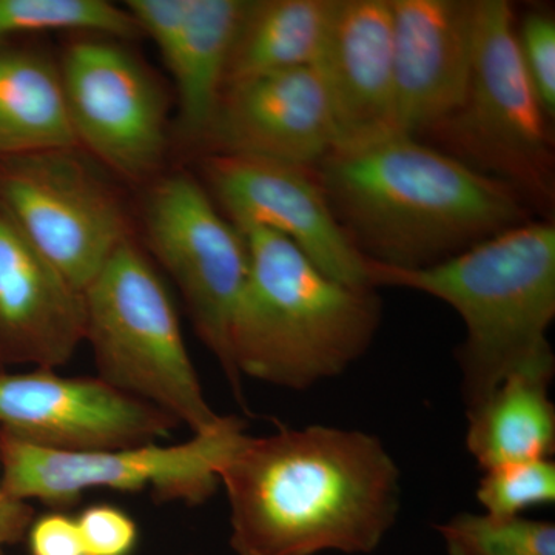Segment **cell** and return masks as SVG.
I'll return each mask as SVG.
<instances>
[{
    "label": "cell",
    "instance_id": "83f0119b",
    "mask_svg": "<svg viewBox=\"0 0 555 555\" xmlns=\"http://www.w3.org/2000/svg\"><path fill=\"white\" fill-rule=\"evenodd\" d=\"M3 372H7V369L2 363H0V374H3Z\"/></svg>",
    "mask_w": 555,
    "mask_h": 555
},
{
    "label": "cell",
    "instance_id": "d4e9b609",
    "mask_svg": "<svg viewBox=\"0 0 555 555\" xmlns=\"http://www.w3.org/2000/svg\"><path fill=\"white\" fill-rule=\"evenodd\" d=\"M86 555H130L138 543V526L116 506L87 507L76 518Z\"/></svg>",
    "mask_w": 555,
    "mask_h": 555
},
{
    "label": "cell",
    "instance_id": "5b68a950",
    "mask_svg": "<svg viewBox=\"0 0 555 555\" xmlns=\"http://www.w3.org/2000/svg\"><path fill=\"white\" fill-rule=\"evenodd\" d=\"M83 299L98 377L192 434L221 422L224 415L204 393L169 291L137 244L129 240L113 254Z\"/></svg>",
    "mask_w": 555,
    "mask_h": 555
},
{
    "label": "cell",
    "instance_id": "52a82bcc",
    "mask_svg": "<svg viewBox=\"0 0 555 555\" xmlns=\"http://www.w3.org/2000/svg\"><path fill=\"white\" fill-rule=\"evenodd\" d=\"M246 437V423L224 415L178 444L147 443L104 451H56L0 430V474L10 495L61 509L96 489L149 492L155 502L201 506L221 483L219 469Z\"/></svg>",
    "mask_w": 555,
    "mask_h": 555
},
{
    "label": "cell",
    "instance_id": "3957f363",
    "mask_svg": "<svg viewBox=\"0 0 555 555\" xmlns=\"http://www.w3.org/2000/svg\"><path fill=\"white\" fill-rule=\"evenodd\" d=\"M374 288L403 287L441 299L466 327L460 346L466 411L518 372L555 374L547 331L555 318V225L529 221L418 269L367 259Z\"/></svg>",
    "mask_w": 555,
    "mask_h": 555
},
{
    "label": "cell",
    "instance_id": "277c9868",
    "mask_svg": "<svg viewBox=\"0 0 555 555\" xmlns=\"http://www.w3.org/2000/svg\"><path fill=\"white\" fill-rule=\"evenodd\" d=\"M238 230L248 273L230 324L236 374L298 392L345 374L377 335L375 288L332 280L280 233Z\"/></svg>",
    "mask_w": 555,
    "mask_h": 555
},
{
    "label": "cell",
    "instance_id": "7a4b0ae2",
    "mask_svg": "<svg viewBox=\"0 0 555 555\" xmlns=\"http://www.w3.org/2000/svg\"><path fill=\"white\" fill-rule=\"evenodd\" d=\"M312 170L358 250L392 268L437 264L529 221L505 182L400 131L343 142Z\"/></svg>",
    "mask_w": 555,
    "mask_h": 555
},
{
    "label": "cell",
    "instance_id": "8992f818",
    "mask_svg": "<svg viewBox=\"0 0 555 555\" xmlns=\"http://www.w3.org/2000/svg\"><path fill=\"white\" fill-rule=\"evenodd\" d=\"M545 109L518 53L513 7L477 0L476 46L462 107L438 126L455 158L509 185L521 199L550 207L553 142Z\"/></svg>",
    "mask_w": 555,
    "mask_h": 555
},
{
    "label": "cell",
    "instance_id": "44dd1931",
    "mask_svg": "<svg viewBox=\"0 0 555 555\" xmlns=\"http://www.w3.org/2000/svg\"><path fill=\"white\" fill-rule=\"evenodd\" d=\"M87 31L108 39H134L129 10L107 0H0V39L25 33Z\"/></svg>",
    "mask_w": 555,
    "mask_h": 555
},
{
    "label": "cell",
    "instance_id": "4316f807",
    "mask_svg": "<svg viewBox=\"0 0 555 555\" xmlns=\"http://www.w3.org/2000/svg\"><path fill=\"white\" fill-rule=\"evenodd\" d=\"M35 514L30 502H24L7 492L0 474V555H5L7 547L17 545L27 537Z\"/></svg>",
    "mask_w": 555,
    "mask_h": 555
},
{
    "label": "cell",
    "instance_id": "e0dca14e",
    "mask_svg": "<svg viewBox=\"0 0 555 555\" xmlns=\"http://www.w3.org/2000/svg\"><path fill=\"white\" fill-rule=\"evenodd\" d=\"M246 9L247 0H188L177 36L160 53L177 82L185 138L204 141L210 133Z\"/></svg>",
    "mask_w": 555,
    "mask_h": 555
},
{
    "label": "cell",
    "instance_id": "603a6c76",
    "mask_svg": "<svg viewBox=\"0 0 555 555\" xmlns=\"http://www.w3.org/2000/svg\"><path fill=\"white\" fill-rule=\"evenodd\" d=\"M476 495L485 514L495 518L521 517L532 507L554 505L555 463L528 460L486 469Z\"/></svg>",
    "mask_w": 555,
    "mask_h": 555
},
{
    "label": "cell",
    "instance_id": "30bf717a",
    "mask_svg": "<svg viewBox=\"0 0 555 555\" xmlns=\"http://www.w3.org/2000/svg\"><path fill=\"white\" fill-rule=\"evenodd\" d=\"M60 72L78 145L122 177H152L166 156L167 118L149 69L115 39H80Z\"/></svg>",
    "mask_w": 555,
    "mask_h": 555
},
{
    "label": "cell",
    "instance_id": "9c48e42d",
    "mask_svg": "<svg viewBox=\"0 0 555 555\" xmlns=\"http://www.w3.org/2000/svg\"><path fill=\"white\" fill-rule=\"evenodd\" d=\"M0 208L82 294L130 240L118 196L76 149L9 158L0 173Z\"/></svg>",
    "mask_w": 555,
    "mask_h": 555
},
{
    "label": "cell",
    "instance_id": "ffe728a7",
    "mask_svg": "<svg viewBox=\"0 0 555 555\" xmlns=\"http://www.w3.org/2000/svg\"><path fill=\"white\" fill-rule=\"evenodd\" d=\"M78 147L60 68L40 54L0 51V155Z\"/></svg>",
    "mask_w": 555,
    "mask_h": 555
},
{
    "label": "cell",
    "instance_id": "7c38bea8",
    "mask_svg": "<svg viewBox=\"0 0 555 555\" xmlns=\"http://www.w3.org/2000/svg\"><path fill=\"white\" fill-rule=\"evenodd\" d=\"M204 171L235 228L258 225L280 233L332 280L374 288L366 257L339 224L312 169L215 153L204 163Z\"/></svg>",
    "mask_w": 555,
    "mask_h": 555
},
{
    "label": "cell",
    "instance_id": "4fadbf2b",
    "mask_svg": "<svg viewBox=\"0 0 555 555\" xmlns=\"http://www.w3.org/2000/svg\"><path fill=\"white\" fill-rule=\"evenodd\" d=\"M218 153L313 169L337 147L334 105L315 67L230 83L208 138Z\"/></svg>",
    "mask_w": 555,
    "mask_h": 555
},
{
    "label": "cell",
    "instance_id": "8fae6325",
    "mask_svg": "<svg viewBox=\"0 0 555 555\" xmlns=\"http://www.w3.org/2000/svg\"><path fill=\"white\" fill-rule=\"evenodd\" d=\"M181 426L169 414L100 377L50 369L0 374V430L56 451H104L159 443Z\"/></svg>",
    "mask_w": 555,
    "mask_h": 555
},
{
    "label": "cell",
    "instance_id": "d6986e66",
    "mask_svg": "<svg viewBox=\"0 0 555 555\" xmlns=\"http://www.w3.org/2000/svg\"><path fill=\"white\" fill-rule=\"evenodd\" d=\"M335 7L337 0H247L225 87L269 73L317 67Z\"/></svg>",
    "mask_w": 555,
    "mask_h": 555
},
{
    "label": "cell",
    "instance_id": "6da1fadb",
    "mask_svg": "<svg viewBox=\"0 0 555 555\" xmlns=\"http://www.w3.org/2000/svg\"><path fill=\"white\" fill-rule=\"evenodd\" d=\"M218 476L236 555L371 554L400 516V467L363 430L312 425L246 434Z\"/></svg>",
    "mask_w": 555,
    "mask_h": 555
},
{
    "label": "cell",
    "instance_id": "484cf974",
    "mask_svg": "<svg viewBox=\"0 0 555 555\" xmlns=\"http://www.w3.org/2000/svg\"><path fill=\"white\" fill-rule=\"evenodd\" d=\"M25 539L31 555H86L76 518L62 513L35 518Z\"/></svg>",
    "mask_w": 555,
    "mask_h": 555
},
{
    "label": "cell",
    "instance_id": "ac0fdd59",
    "mask_svg": "<svg viewBox=\"0 0 555 555\" xmlns=\"http://www.w3.org/2000/svg\"><path fill=\"white\" fill-rule=\"evenodd\" d=\"M554 375L518 372L466 411V449L481 469L550 459L555 452Z\"/></svg>",
    "mask_w": 555,
    "mask_h": 555
},
{
    "label": "cell",
    "instance_id": "ba28073f",
    "mask_svg": "<svg viewBox=\"0 0 555 555\" xmlns=\"http://www.w3.org/2000/svg\"><path fill=\"white\" fill-rule=\"evenodd\" d=\"M144 224L150 251L177 283L196 334L244 404L243 379L230 353V324L247 280L246 238L184 173L155 185Z\"/></svg>",
    "mask_w": 555,
    "mask_h": 555
},
{
    "label": "cell",
    "instance_id": "cb8c5ba5",
    "mask_svg": "<svg viewBox=\"0 0 555 555\" xmlns=\"http://www.w3.org/2000/svg\"><path fill=\"white\" fill-rule=\"evenodd\" d=\"M518 53L546 116H555V21L531 13L516 28Z\"/></svg>",
    "mask_w": 555,
    "mask_h": 555
},
{
    "label": "cell",
    "instance_id": "9a60e30c",
    "mask_svg": "<svg viewBox=\"0 0 555 555\" xmlns=\"http://www.w3.org/2000/svg\"><path fill=\"white\" fill-rule=\"evenodd\" d=\"M86 299L0 208V363L65 366L86 341Z\"/></svg>",
    "mask_w": 555,
    "mask_h": 555
},
{
    "label": "cell",
    "instance_id": "2e32d148",
    "mask_svg": "<svg viewBox=\"0 0 555 555\" xmlns=\"http://www.w3.org/2000/svg\"><path fill=\"white\" fill-rule=\"evenodd\" d=\"M315 68L334 105L338 144L397 131L390 0H337Z\"/></svg>",
    "mask_w": 555,
    "mask_h": 555
},
{
    "label": "cell",
    "instance_id": "5bb4252c",
    "mask_svg": "<svg viewBox=\"0 0 555 555\" xmlns=\"http://www.w3.org/2000/svg\"><path fill=\"white\" fill-rule=\"evenodd\" d=\"M393 120L400 133L436 130L462 107L476 46L477 0H390Z\"/></svg>",
    "mask_w": 555,
    "mask_h": 555
},
{
    "label": "cell",
    "instance_id": "f1b7e54d",
    "mask_svg": "<svg viewBox=\"0 0 555 555\" xmlns=\"http://www.w3.org/2000/svg\"><path fill=\"white\" fill-rule=\"evenodd\" d=\"M190 555H193V554H190Z\"/></svg>",
    "mask_w": 555,
    "mask_h": 555
},
{
    "label": "cell",
    "instance_id": "7402d4cb",
    "mask_svg": "<svg viewBox=\"0 0 555 555\" xmlns=\"http://www.w3.org/2000/svg\"><path fill=\"white\" fill-rule=\"evenodd\" d=\"M437 531L448 555H555L553 521L460 513Z\"/></svg>",
    "mask_w": 555,
    "mask_h": 555
}]
</instances>
